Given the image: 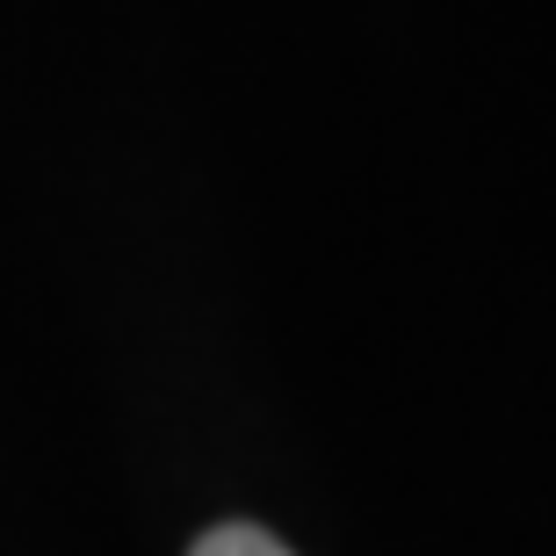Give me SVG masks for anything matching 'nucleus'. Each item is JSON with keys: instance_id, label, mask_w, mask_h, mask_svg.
<instances>
[{"instance_id": "f257e3e1", "label": "nucleus", "mask_w": 556, "mask_h": 556, "mask_svg": "<svg viewBox=\"0 0 556 556\" xmlns=\"http://www.w3.org/2000/svg\"><path fill=\"white\" fill-rule=\"evenodd\" d=\"M188 556H289V549L275 535H261V528H247V520H231V528H210Z\"/></svg>"}]
</instances>
